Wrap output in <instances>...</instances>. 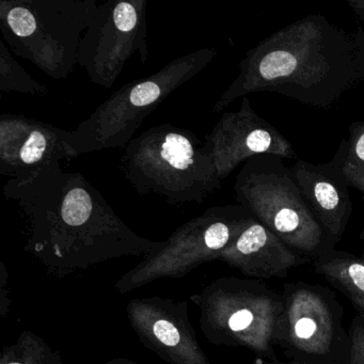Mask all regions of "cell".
I'll list each match as a JSON object with an SVG mask.
<instances>
[{"instance_id": "obj_10", "label": "cell", "mask_w": 364, "mask_h": 364, "mask_svg": "<svg viewBox=\"0 0 364 364\" xmlns=\"http://www.w3.org/2000/svg\"><path fill=\"white\" fill-rule=\"evenodd\" d=\"M276 344L302 355L323 357L334 346L338 319L321 289L306 283L285 285Z\"/></svg>"}, {"instance_id": "obj_14", "label": "cell", "mask_w": 364, "mask_h": 364, "mask_svg": "<svg viewBox=\"0 0 364 364\" xmlns=\"http://www.w3.org/2000/svg\"><path fill=\"white\" fill-rule=\"evenodd\" d=\"M0 92L22 95H48L50 90L27 73L26 70L14 58L5 42H0Z\"/></svg>"}, {"instance_id": "obj_8", "label": "cell", "mask_w": 364, "mask_h": 364, "mask_svg": "<svg viewBox=\"0 0 364 364\" xmlns=\"http://www.w3.org/2000/svg\"><path fill=\"white\" fill-rule=\"evenodd\" d=\"M202 151L212 159L221 182L257 155L297 159L291 142L255 112L247 97H242L237 110L223 114L206 136Z\"/></svg>"}, {"instance_id": "obj_2", "label": "cell", "mask_w": 364, "mask_h": 364, "mask_svg": "<svg viewBox=\"0 0 364 364\" xmlns=\"http://www.w3.org/2000/svg\"><path fill=\"white\" fill-rule=\"evenodd\" d=\"M199 138L170 123L134 138L121 157V171L139 195H156L171 205L202 203L221 188Z\"/></svg>"}, {"instance_id": "obj_17", "label": "cell", "mask_w": 364, "mask_h": 364, "mask_svg": "<svg viewBox=\"0 0 364 364\" xmlns=\"http://www.w3.org/2000/svg\"><path fill=\"white\" fill-rule=\"evenodd\" d=\"M153 330H154L156 338L168 346H176L180 342V333H178V329L174 327L173 323H170V321H156Z\"/></svg>"}, {"instance_id": "obj_6", "label": "cell", "mask_w": 364, "mask_h": 364, "mask_svg": "<svg viewBox=\"0 0 364 364\" xmlns=\"http://www.w3.org/2000/svg\"><path fill=\"white\" fill-rule=\"evenodd\" d=\"M283 159L272 154L248 159L236 176V201L289 248L315 259L332 245Z\"/></svg>"}, {"instance_id": "obj_21", "label": "cell", "mask_w": 364, "mask_h": 364, "mask_svg": "<svg viewBox=\"0 0 364 364\" xmlns=\"http://www.w3.org/2000/svg\"><path fill=\"white\" fill-rule=\"evenodd\" d=\"M265 364H323V363H306V362H304V363H297V362H295V363H265Z\"/></svg>"}, {"instance_id": "obj_22", "label": "cell", "mask_w": 364, "mask_h": 364, "mask_svg": "<svg viewBox=\"0 0 364 364\" xmlns=\"http://www.w3.org/2000/svg\"><path fill=\"white\" fill-rule=\"evenodd\" d=\"M10 364H20V363H10Z\"/></svg>"}, {"instance_id": "obj_18", "label": "cell", "mask_w": 364, "mask_h": 364, "mask_svg": "<svg viewBox=\"0 0 364 364\" xmlns=\"http://www.w3.org/2000/svg\"><path fill=\"white\" fill-rule=\"evenodd\" d=\"M348 6L358 18L364 23V0H348Z\"/></svg>"}, {"instance_id": "obj_5", "label": "cell", "mask_w": 364, "mask_h": 364, "mask_svg": "<svg viewBox=\"0 0 364 364\" xmlns=\"http://www.w3.org/2000/svg\"><path fill=\"white\" fill-rule=\"evenodd\" d=\"M216 56L214 48L195 50L112 93L72 131L70 146L75 156L127 148L146 117L174 91L203 71Z\"/></svg>"}, {"instance_id": "obj_20", "label": "cell", "mask_w": 364, "mask_h": 364, "mask_svg": "<svg viewBox=\"0 0 364 364\" xmlns=\"http://www.w3.org/2000/svg\"><path fill=\"white\" fill-rule=\"evenodd\" d=\"M362 200H363L364 203V195H362ZM360 238H361V240L364 242V227L363 229H362L361 233H360Z\"/></svg>"}, {"instance_id": "obj_4", "label": "cell", "mask_w": 364, "mask_h": 364, "mask_svg": "<svg viewBox=\"0 0 364 364\" xmlns=\"http://www.w3.org/2000/svg\"><path fill=\"white\" fill-rule=\"evenodd\" d=\"M97 0H1L0 31L8 48L53 80L69 77L77 65Z\"/></svg>"}, {"instance_id": "obj_15", "label": "cell", "mask_w": 364, "mask_h": 364, "mask_svg": "<svg viewBox=\"0 0 364 364\" xmlns=\"http://www.w3.org/2000/svg\"><path fill=\"white\" fill-rule=\"evenodd\" d=\"M341 169L347 185L364 195V121L349 127Z\"/></svg>"}, {"instance_id": "obj_12", "label": "cell", "mask_w": 364, "mask_h": 364, "mask_svg": "<svg viewBox=\"0 0 364 364\" xmlns=\"http://www.w3.org/2000/svg\"><path fill=\"white\" fill-rule=\"evenodd\" d=\"M225 255L245 272L259 279L285 278L291 268L311 261L289 248L255 217L228 247Z\"/></svg>"}, {"instance_id": "obj_16", "label": "cell", "mask_w": 364, "mask_h": 364, "mask_svg": "<svg viewBox=\"0 0 364 364\" xmlns=\"http://www.w3.org/2000/svg\"><path fill=\"white\" fill-rule=\"evenodd\" d=\"M348 364H364V321L359 318L351 326Z\"/></svg>"}, {"instance_id": "obj_3", "label": "cell", "mask_w": 364, "mask_h": 364, "mask_svg": "<svg viewBox=\"0 0 364 364\" xmlns=\"http://www.w3.org/2000/svg\"><path fill=\"white\" fill-rule=\"evenodd\" d=\"M3 193L21 206L39 236L114 237L127 233L104 196L82 174L65 171L60 163L10 178Z\"/></svg>"}, {"instance_id": "obj_9", "label": "cell", "mask_w": 364, "mask_h": 364, "mask_svg": "<svg viewBox=\"0 0 364 364\" xmlns=\"http://www.w3.org/2000/svg\"><path fill=\"white\" fill-rule=\"evenodd\" d=\"M72 131L22 114L0 116V174L22 178L38 170L75 159Z\"/></svg>"}, {"instance_id": "obj_11", "label": "cell", "mask_w": 364, "mask_h": 364, "mask_svg": "<svg viewBox=\"0 0 364 364\" xmlns=\"http://www.w3.org/2000/svg\"><path fill=\"white\" fill-rule=\"evenodd\" d=\"M345 142L344 138L333 159L327 163L312 164L297 159L291 167L304 201L332 246L346 231L353 213L349 186L341 169Z\"/></svg>"}, {"instance_id": "obj_1", "label": "cell", "mask_w": 364, "mask_h": 364, "mask_svg": "<svg viewBox=\"0 0 364 364\" xmlns=\"http://www.w3.org/2000/svg\"><path fill=\"white\" fill-rule=\"evenodd\" d=\"M364 82V29L341 28L326 16L300 18L249 50L237 77L217 100L214 114L240 97L278 93L329 109Z\"/></svg>"}, {"instance_id": "obj_13", "label": "cell", "mask_w": 364, "mask_h": 364, "mask_svg": "<svg viewBox=\"0 0 364 364\" xmlns=\"http://www.w3.org/2000/svg\"><path fill=\"white\" fill-rule=\"evenodd\" d=\"M317 274L349 299H364V257L328 250L314 259Z\"/></svg>"}, {"instance_id": "obj_7", "label": "cell", "mask_w": 364, "mask_h": 364, "mask_svg": "<svg viewBox=\"0 0 364 364\" xmlns=\"http://www.w3.org/2000/svg\"><path fill=\"white\" fill-rule=\"evenodd\" d=\"M148 0L100 4L80 41L77 65L93 84L110 89L132 57L148 61Z\"/></svg>"}, {"instance_id": "obj_19", "label": "cell", "mask_w": 364, "mask_h": 364, "mask_svg": "<svg viewBox=\"0 0 364 364\" xmlns=\"http://www.w3.org/2000/svg\"><path fill=\"white\" fill-rule=\"evenodd\" d=\"M351 302H353L355 306H358L359 310L361 311V312H363L364 315V299H353L351 300Z\"/></svg>"}]
</instances>
